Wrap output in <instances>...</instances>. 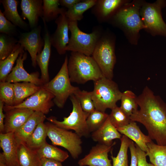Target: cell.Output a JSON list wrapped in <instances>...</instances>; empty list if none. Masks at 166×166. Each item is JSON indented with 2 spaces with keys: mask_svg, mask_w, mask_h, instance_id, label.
Returning a JSON list of instances; mask_svg holds the SVG:
<instances>
[{
  "mask_svg": "<svg viewBox=\"0 0 166 166\" xmlns=\"http://www.w3.org/2000/svg\"><path fill=\"white\" fill-rule=\"evenodd\" d=\"M0 166H7L2 153H0Z\"/></svg>",
  "mask_w": 166,
  "mask_h": 166,
  "instance_id": "cell-46",
  "label": "cell"
},
{
  "mask_svg": "<svg viewBox=\"0 0 166 166\" xmlns=\"http://www.w3.org/2000/svg\"><path fill=\"white\" fill-rule=\"evenodd\" d=\"M4 9L2 12L5 17L16 26L27 30L28 25L19 15L17 6L19 2L17 0H1Z\"/></svg>",
  "mask_w": 166,
  "mask_h": 166,
  "instance_id": "cell-24",
  "label": "cell"
},
{
  "mask_svg": "<svg viewBox=\"0 0 166 166\" xmlns=\"http://www.w3.org/2000/svg\"><path fill=\"white\" fill-rule=\"evenodd\" d=\"M147 146L146 154L151 163L155 166H166V145H159L152 141Z\"/></svg>",
  "mask_w": 166,
  "mask_h": 166,
  "instance_id": "cell-28",
  "label": "cell"
},
{
  "mask_svg": "<svg viewBox=\"0 0 166 166\" xmlns=\"http://www.w3.org/2000/svg\"><path fill=\"white\" fill-rule=\"evenodd\" d=\"M97 0H85L81 1L71 8L68 9L66 15L69 22L77 21L83 18L84 13L93 7L96 4Z\"/></svg>",
  "mask_w": 166,
  "mask_h": 166,
  "instance_id": "cell-31",
  "label": "cell"
},
{
  "mask_svg": "<svg viewBox=\"0 0 166 166\" xmlns=\"http://www.w3.org/2000/svg\"><path fill=\"white\" fill-rule=\"evenodd\" d=\"M135 144L136 149L138 166H155L147 162L146 152L143 151L136 144Z\"/></svg>",
  "mask_w": 166,
  "mask_h": 166,
  "instance_id": "cell-41",
  "label": "cell"
},
{
  "mask_svg": "<svg viewBox=\"0 0 166 166\" xmlns=\"http://www.w3.org/2000/svg\"><path fill=\"white\" fill-rule=\"evenodd\" d=\"M140 109L130 117L145 128L148 135L159 145H166V103L148 86L137 97Z\"/></svg>",
  "mask_w": 166,
  "mask_h": 166,
  "instance_id": "cell-1",
  "label": "cell"
},
{
  "mask_svg": "<svg viewBox=\"0 0 166 166\" xmlns=\"http://www.w3.org/2000/svg\"><path fill=\"white\" fill-rule=\"evenodd\" d=\"M41 166H63L61 162L46 158L41 159Z\"/></svg>",
  "mask_w": 166,
  "mask_h": 166,
  "instance_id": "cell-43",
  "label": "cell"
},
{
  "mask_svg": "<svg viewBox=\"0 0 166 166\" xmlns=\"http://www.w3.org/2000/svg\"><path fill=\"white\" fill-rule=\"evenodd\" d=\"M27 54L23 50L19 54L15 65L6 77V81L14 83L23 82H30L39 86H42L44 83L38 72L29 73L25 69L23 63L27 57Z\"/></svg>",
  "mask_w": 166,
  "mask_h": 166,
  "instance_id": "cell-13",
  "label": "cell"
},
{
  "mask_svg": "<svg viewBox=\"0 0 166 166\" xmlns=\"http://www.w3.org/2000/svg\"><path fill=\"white\" fill-rule=\"evenodd\" d=\"M117 129L121 134L135 142L143 151L147 152V144L152 140L141 132L136 122L131 121L128 125Z\"/></svg>",
  "mask_w": 166,
  "mask_h": 166,
  "instance_id": "cell-23",
  "label": "cell"
},
{
  "mask_svg": "<svg viewBox=\"0 0 166 166\" xmlns=\"http://www.w3.org/2000/svg\"><path fill=\"white\" fill-rule=\"evenodd\" d=\"M43 3L42 0H22L20 4L22 16L27 19L31 29L38 26L39 18L43 17Z\"/></svg>",
  "mask_w": 166,
  "mask_h": 166,
  "instance_id": "cell-18",
  "label": "cell"
},
{
  "mask_svg": "<svg viewBox=\"0 0 166 166\" xmlns=\"http://www.w3.org/2000/svg\"><path fill=\"white\" fill-rule=\"evenodd\" d=\"M24 48L18 43L12 53L6 58L0 60V81H6V77L11 72L14 65Z\"/></svg>",
  "mask_w": 166,
  "mask_h": 166,
  "instance_id": "cell-29",
  "label": "cell"
},
{
  "mask_svg": "<svg viewBox=\"0 0 166 166\" xmlns=\"http://www.w3.org/2000/svg\"><path fill=\"white\" fill-rule=\"evenodd\" d=\"M14 92V99L13 106L22 103L25 100L38 91L41 86L28 82L13 83Z\"/></svg>",
  "mask_w": 166,
  "mask_h": 166,
  "instance_id": "cell-26",
  "label": "cell"
},
{
  "mask_svg": "<svg viewBox=\"0 0 166 166\" xmlns=\"http://www.w3.org/2000/svg\"><path fill=\"white\" fill-rule=\"evenodd\" d=\"M46 126L44 122L39 124L25 144L30 148L36 150L46 141Z\"/></svg>",
  "mask_w": 166,
  "mask_h": 166,
  "instance_id": "cell-30",
  "label": "cell"
},
{
  "mask_svg": "<svg viewBox=\"0 0 166 166\" xmlns=\"http://www.w3.org/2000/svg\"><path fill=\"white\" fill-rule=\"evenodd\" d=\"M116 144L111 146L98 143L93 146L89 153L78 162L79 166H112L108 153Z\"/></svg>",
  "mask_w": 166,
  "mask_h": 166,
  "instance_id": "cell-15",
  "label": "cell"
},
{
  "mask_svg": "<svg viewBox=\"0 0 166 166\" xmlns=\"http://www.w3.org/2000/svg\"><path fill=\"white\" fill-rule=\"evenodd\" d=\"M18 40L13 36L1 33L0 35V60L8 57L13 52Z\"/></svg>",
  "mask_w": 166,
  "mask_h": 166,
  "instance_id": "cell-35",
  "label": "cell"
},
{
  "mask_svg": "<svg viewBox=\"0 0 166 166\" xmlns=\"http://www.w3.org/2000/svg\"><path fill=\"white\" fill-rule=\"evenodd\" d=\"M68 70L71 82L84 84L96 81L104 77L93 57L72 52L68 59Z\"/></svg>",
  "mask_w": 166,
  "mask_h": 166,
  "instance_id": "cell-2",
  "label": "cell"
},
{
  "mask_svg": "<svg viewBox=\"0 0 166 166\" xmlns=\"http://www.w3.org/2000/svg\"><path fill=\"white\" fill-rule=\"evenodd\" d=\"M138 6L134 4L120 8L113 16L117 23L134 35L142 29H145Z\"/></svg>",
  "mask_w": 166,
  "mask_h": 166,
  "instance_id": "cell-10",
  "label": "cell"
},
{
  "mask_svg": "<svg viewBox=\"0 0 166 166\" xmlns=\"http://www.w3.org/2000/svg\"><path fill=\"white\" fill-rule=\"evenodd\" d=\"M125 2L122 0H98L92 11L98 21L103 22L114 15Z\"/></svg>",
  "mask_w": 166,
  "mask_h": 166,
  "instance_id": "cell-21",
  "label": "cell"
},
{
  "mask_svg": "<svg viewBox=\"0 0 166 166\" xmlns=\"http://www.w3.org/2000/svg\"><path fill=\"white\" fill-rule=\"evenodd\" d=\"M54 96L46 89L41 86L40 89L25 100L22 103L17 105L9 106L4 105V111L15 108H24L39 112L45 115L49 112L54 104L53 100Z\"/></svg>",
  "mask_w": 166,
  "mask_h": 166,
  "instance_id": "cell-11",
  "label": "cell"
},
{
  "mask_svg": "<svg viewBox=\"0 0 166 166\" xmlns=\"http://www.w3.org/2000/svg\"><path fill=\"white\" fill-rule=\"evenodd\" d=\"M37 152L41 159L46 158L62 162L69 157L65 151L52 145L46 142L39 148L36 150Z\"/></svg>",
  "mask_w": 166,
  "mask_h": 166,
  "instance_id": "cell-27",
  "label": "cell"
},
{
  "mask_svg": "<svg viewBox=\"0 0 166 166\" xmlns=\"http://www.w3.org/2000/svg\"><path fill=\"white\" fill-rule=\"evenodd\" d=\"M81 1V0H60L59 3L61 6L65 7L69 9Z\"/></svg>",
  "mask_w": 166,
  "mask_h": 166,
  "instance_id": "cell-45",
  "label": "cell"
},
{
  "mask_svg": "<svg viewBox=\"0 0 166 166\" xmlns=\"http://www.w3.org/2000/svg\"><path fill=\"white\" fill-rule=\"evenodd\" d=\"M131 154V164L130 166H138V159L135 144L132 141L129 147Z\"/></svg>",
  "mask_w": 166,
  "mask_h": 166,
  "instance_id": "cell-42",
  "label": "cell"
},
{
  "mask_svg": "<svg viewBox=\"0 0 166 166\" xmlns=\"http://www.w3.org/2000/svg\"><path fill=\"white\" fill-rule=\"evenodd\" d=\"M69 98L72 104L73 109L69 116L64 117L62 121L57 120L53 116L46 118V119L59 128L69 130H74L81 137H87L90 132L86 120L90 113L83 110L79 100L74 94L71 95Z\"/></svg>",
  "mask_w": 166,
  "mask_h": 166,
  "instance_id": "cell-6",
  "label": "cell"
},
{
  "mask_svg": "<svg viewBox=\"0 0 166 166\" xmlns=\"http://www.w3.org/2000/svg\"><path fill=\"white\" fill-rule=\"evenodd\" d=\"M165 2L158 0L152 4H145L141 10L140 15L145 29L155 35L166 37V23L161 13Z\"/></svg>",
  "mask_w": 166,
  "mask_h": 166,
  "instance_id": "cell-9",
  "label": "cell"
},
{
  "mask_svg": "<svg viewBox=\"0 0 166 166\" xmlns=\"http://www.w3.org/2000/svg\"><path fill=\"white\" fill-rule=\"evenodd\" d=\"M69 30L71 36L66 50L78 52L91 56L102 34L100 28L95 29L90 33L81 30L78 26L77 22H69Z\"/></svg>",
  "mask_w": 166,
  "mask_h": 166,
  "instance_id": "cell-5",
  "label": "cell"
},
{
  "mask_svg": "<svg viewBox=\"0 0 166 166\" xmlns=\"http://www.w3.org/2000/svg\"><path fill=\"white\" fill-rule=\"evenodd\" d=\"M109 117L111 124L117 128L126 126L131 121L130 117L117 106L111 110Z\"/></svg>",
  "mask_w": 166,
  "mask_h": 166,
  "instance_id": "cell-37",
  "label": "cell"
},
{
  "mask_svg": "<svg viewBox=\"0 0 166 166\" xmlns=\"http://www.w3.org/2000/svg\"><path fill=\"white\" fill-rule=\"evenodd\" d=\"M74 94L79 100L84 111L90 113L95 109L92 98V91L81 90L79 88Z\"/></svg>",
  "mask_w": 166,
  "mask_h": 166,
  "instance_id": "cell-38",
  "label": "cell"
},
{
  "mask_svg": "<svg viewBox=\"0 0 166 166\" xmlns=\"http://www.w3.org/2000/svg\"><path fill=\"white\" fill-rule=\"evenodd\" d=\"M45 34L44 37V45L42 51L38 54L36 57L37 65L41 71V79L44 84L49 81L48 66L51 56V44L50 41V35L44 23Z\"/></svg>",
  "mask_w": 166,
  "mask_h": 166,
  "instance_id": "cell-22",
  "label": "cell"
},
{
  "mask_svg": "<svg viewBox=\"0 0 166 166\" xmlns=\"http://www.w3.org/2000/svg\"><path fill=\"white\" fill-rule=\"evenodd\" d=\"M120 140L121 146L117 156H114L111 153L112 166H128V151L132 140L124 135Z\"/></svg>",
  "mask_w": 166,
  "mask_h": 166,
  "instance_id": "cell-33",
  "label": "cell"
},
{
  "mask_svg": "<svg viewBox=\"0 0 166 166\" xmlns=\"http://www.w3.org/2000/svg\"><path fill=\"white\" fill-rule=\"evenodd\" d=\"M41 26L39 25L30 31L21 33L18 40V42L29 53L32 65L34 67L37 65V56L42 51L44 45V39L41 35Z\"/></svg>",
  "mask_w": 166,
  "mask_h": 166,
  "instance_id": "cell-12",
  "label": "cell"
},
{
  "mask_svg": "<svg viewBox=\"0 0 166 166\" xmlns=\"http://www.w3.org/2000/svg\"><path fill=\"white\" fill-rule=\"evenodd\" d=\"M68 57L66 56L57 75L51 80L41 86L54 96V104L60 108H63L68 98L79 89L71 84L68 70Z\"/></svg>",
  "mask_w": 166,
  "mask_h": 166,
  "instance_id": "cell-4",
  "label": "cell"
},
{
  "mask_svg": "<svg viewBox=\"0 0 166 166\" xmlns=\"http://www.w3.org/2000/svg\"><path fill=\"white\" fill-rule=\"evenodd\" d=\"M4 103L0 101V132L4 133V121L5 117V114L3 111Z\"/></svg>",
  "mask_w": 166,
  "mask_h": 166,
  "instance_id": "cell-44",
  "label": "cell"
},
{
  "mask_svg": "<svg viewBox=\"0 0 166 166\" xmlns=\"http://www.w3.org/2000/svg\"><path fill=\"white\" fill-rule=\"evenodd\" d=\"M66 10L64 11L56 19L57 28L55 32L50 35L51 45L60 55L65 54L66 48L68 44L69 39V21L66 15Z\"/></svg>",
  "mask_w": 166,
  "mask_h": 166,
  "instance_id": "cell-14",
  "label": "cell"
},
{
  "mask_svg": "<svg viewBox=\"0 0 166 166\" xmlns=\"http://www.w3.org/2000/svg\"><path fill=\"white\" fill-rule=\"evenodd\" d=\"M99 66L104 77L112 79L116 62L115 45L113 40L102 35L92 55Z\"/></svg>",
  "mask_w": 166,
  "mask_h": 166,
  "instance_id": "cell-8",
  "label": "cell"
},
{
  "mask_svg": "<svg viewBox=\"0 0 166 166\" xmlns=\"http://www.w3.org/2000/svg\"><path fill=\"white\" fill-rule=\"evenodd\" d=\"M46 119L45 114L35 111L27 121L18 130L14 132L15 140L18 145L25 143L33 133L38 124Z\"/></svg>",
  "mask_w": 166,
  "mask_h": 166,
  "instance_id": "cell-20",
  "label": "cell"
},
{
  "mask_svg": "<svg viewBox=\"0 0 166 166\" xmlns=\"http://www.w3.org/2000/svg\"><path fill=\"white\" fill-rule=\"evenodd\" d=\"M94 85L92 98L95 109L105 112L107 109L112 110L117 106L122 93L115 82L103 77L94 81Z\"/></svg>",
  "mask_w": 166,
  "mask_h": 166,
  "instance_id": "cell-3",
  "label": "cell"
},
{
  "mask_svg": "<svg viewBox=\"0 0 166 166\" xmlns=\"http://www.w3.org/2000/svg\"><path fill=\"white\" fill-rule=\"evenodd\" d=\"M5 112L4 133H14L27 121L34 112L27 109L15 108Z\"/></svg>",
  "mask_w": 166,
  "mask_h": 166,
  "instance_id": "cell-16",
  "label": "cell"
},
{
  "mask_svg": "<svg viewBox=\"0 0 166 166\" xmlns=\"http://www.w3.org/2000/svg\"><path fill=\"white\" fill-rule=\"evenodd\" d=\"M13 83L6 81L0 82V101L4 105L13 106L14 99Z\"/></svg>",
  "mask_w": 166,
  "mask_h": 166,
  "instance_id": "cell-39",
  "label": "cell"
},
{
  "mask_svg": "<svg viewBox=\"0 0 166 166\" xmlns=\"http://www.w3.org/2000/svg\"><path fill=\"white\" fill-rule=\"evenodd\" d=\"M43 22H49L56 19L66 10L59 6V0H43Z\"/></svg>",
  "mask_w": 166,
  "mask_h": 166,
  "instance_id": "cell-32",
  "label": "cell"
},
{
  "mask_svg": "<svg viewBox=\"0 0 166 166\" xmlns=\"http://www.w3.org/2000/svg\"><path fill=\"white\" fill-rule=\"evenodd\" d=\"M121 100L120 107L130 117L138 109L137 96L131 90H127L123 92Z\"/></svg>",
  "mask_w": 166,
  "mask_h": 166,
  "instance_id": "cell-34",
  "label": "cell"
},
{
  "mask_svg": "<svg viewBox=\"0 0 166 166\" xmlns=\"http://www.w3.org/2000/svg\"><path fill=\"white\" fill-rule=\"evenodd\" d=\"M17 153L20 166H41V159L36 150L30 148L25 143L18 145Z\"/></svg>",
  "mask_w": 166,
  "mask_h": 166,
  "instance_id": "cell-25",
  "label": "cell"
},
{
  "mask_svg": "<svg viewBox=\"0 0 166 166\" xmlns=\"http://www.w3.org/2000/svg\"><path fill=\"white\" fill-rule=\"evenodd\" d=\"M109 116L105 112L96 109L90 113L87 120L89 131L92 133L99 128L104 123Z\"/></svg>",
  "mask_w": 166,
  "mask_h": 166,
  "instance_id": "cell-36",
  "label": "cell"
},
{
  "mask_svg": "<svg viewBox=\"0 0 166 166\" xmlns=\"http://www.w3.org/2000/svg\"><path fill=\"white\" fill-rule=\"evenodd\" d=\"M45 124L47 136L52 144L64 148L72 158L77 159L82 152L81 137L75 132L59 128L49 121Z\"/></svg>",
  "mask_w": 166,
  "mask_h": 166,
  "instance_id": "cell-7",
  "label": "cell"
},
{
  "mask_svg": "<svg viewBox=\"0 0 166 166\" xmlns=\"http://www.w3.org/2000/svg\"><path fill=\"white\" fill-rule=\"evenodd\" d=\"M0 32L13 37L17 34V26L5 17L0 10Z\"/></svg>",
  "mask_w": 166,
  "mask_h": 166,
  "instance_id": "cell-40",
  "label": "cell"
},
{
  "mask_svg": "<svg viewBox=\"0 0 166 166\" xmlns=\"http://www.w3.org/2000/svg\"><path fill=\"white\" fill-rule=\"evenodd\" d=\"M18 145L14 133H0V146L7 166H20L18 157Z\"/></svg>",
  "mask_w": 166,
  "mask_h": 166,
  "instance_id": "cell-17",
  "label": "cell"
},
{
  "mask_svg": "<svg viewBox=\"0 0 166 166\" xmlns=\"http://www.w3.org/2000/svg\"><path fill=\"white\" fill-rule=\"evenodd\" d=\"M91 136L93 140L98 143L111 146L114 143L113 140L120 139L122 135L111 124L109 116L99 128L92 132Z\"/></svg>",
  "mask_w": 166,
  "mask_h": 166,
  "instance_id": "cell-19",
  "label": "cell"
}]
</instances>
